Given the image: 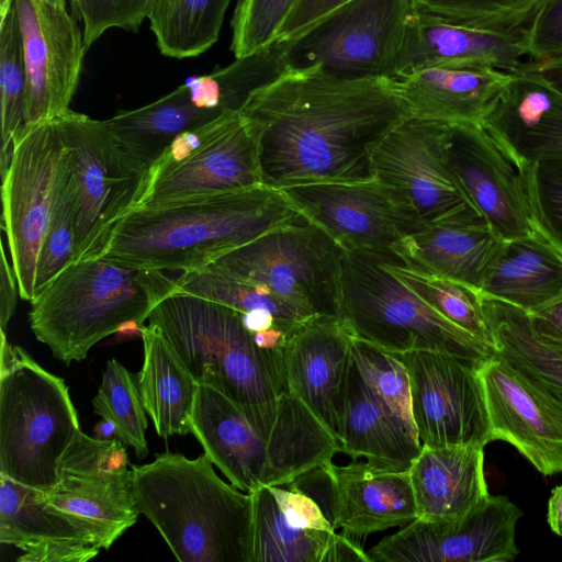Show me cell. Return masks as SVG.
<instances>
[{
  "instance_id": "obj_1",
  "label": "cell",
  "mask_w": 562,
  "mask_h": 562,
  "mask_svg": "<svg viewBox=\"0 0 562 562\" xmlns=\"http://www.w3.org/2000/svg\"><path fill=\"white\" fill-rule=\"evenodd\" d=\"M258 144L261 183L283 190L375 178L372 151L412 116L391 78L290 70L244 108Z\"/></svg>"
},
{
  "instance_id": "obj_2",
  "label": "cell",
  "mask_w": 562,
  "mask_h": 562,
  "mask_svg": "<svg viewBox=\"0 0 562 562\" xmlns=\"http://www.w3.org/2000/svg\"><path fill=\"white\" fill-rule=\"evenodd\" d=\"M305 218L282 190L263 184L133 209L100 257L155 270H199L266 233Z\"/></svg>"
},
{
  "instance_id": "obj_3",
  "label": "cell",
  "mask_w": 562,
  "mask_h": 562,
  "mask_svg": "<svg viewBox=\"0 0 562 562\" xmlns=\"http://www.w3.org/2000/svg\"><path fill=\"white\" fill-rule=\"evenodd\" d=\"M137 509L180 562H251L252 501L203 453L164 452L132 465Z\"/></svg>"
},
{
  "instance_id": "obj_4",
  "label": "cell",
  "mask_w": 562,
  "mask_h": 562,
  "mask_svg": "<svg viewBox=\"0 0 562 562\" xmlns=\"http://www.w3.org/2000/svg\"><path fill=\"white\" fill-rule=\"evenodd\" d=\"M147 321L160 328L194 380L231 398L267 440L286 386L281 350L259 347L240 312L183 292L164 299Z\"/></svg>"
},
{
  "instance_id": "obj_5",
  "label": "cell",
  "mask_w": 562,
  "mask_h": 562,
  "mask_svg": "<svg viewBox=\"0 0 562 562\" xmlns=\"http://www.w3.org/2000/svg\"><path fill=\"white\" fill-rule=\"evenodd\" d=\"M178 291L162 270L105 257L72 261L30 302L29 321L37 340L66 366L128 322L144 326L150 312Z\"/></svg>"
},
{
  "instance_id": "obj_6",
  "label": "cell",
  "mask_w": 562,
  "mask_h": 562,
  "mask_svg": "<svg viewBox=\"0 0 562 562\" xmlns=\"http://www.w3.org/2000/svg\"><path fill=\"white\" fill-rule=\"evenodd\" d=\"M384 255L345 251L339 317L355 338L394 353H448L477 370L494 357V347L446 319L403 284Z\"/></svg>"
},
{
  "instance_id": "obj_7",
  "label": "cell",
  "mask_w": 562,
  "mask_h": 562,
  "mask_svg": "<svg viewBox=\"0 0 562 562\" xmlns=\"http://www.w3.org/2000/svg\"><path fill=\"white\" fill-rule=\"evenodd\" d=\"M0 473L46 492L80 429L65 381L41 367L0 329Z\"/></svg>"
},
{
  "instance_id": "obj_8",
  "label": "cell",
  "mask_w": 562,
  "mask_h": 562,
  "mask_svg": "<svg viewBox=\"0 0 562 562\" xmlns=\"http://www.w3.org/2000/svg\"><path fill=\"white\" fill-rule=\"evenodd\" d=\"M345 250L303 218L272 229L206 267L260 285L306 317L338 316Z\"/></svg>"
},
{
  "instance_id": "obj_9",
  "label": "cell",
  "mask_w": 562,
  "mask_h": 562,
  "mask_svg": "<svg viewBox=\"0 0 562 562\" xmlns=\"http://www.w3.org/2000/svg\"><path fill=\"white\" fill-rule=\"evenodd\" d=\"M413 9V0H349L300 35L277 43L290 70L392 78Z\"/></svg>"
},
{
  "instance_id": "obj_10",
  "label": "cell",
  "mask_w": 562,
  "mask_h": 562,
  "mask_svg": "<svg viewBox=\"0 0 562 562\" xmlns=\"http://www.w3.org/2000/svg\"><path fill=\"white\" fill-rule=\"evenodd\" d=\"M53 119L76 182L74 261L100 257L116 223L134 207L146 172L121 150L104 120L71 109Z\"/></svg>"
},
{
  "instance_id": "obj_11",
  "label": "cell",
  "mask_w": 562,
  "mask_h": 562,
  "mask_svg": "<svg viewBox=\"0 0 562 562\" xmlns=\"http://www.w3.org/2000/svg\"><path fill=\"white\" fill-rule=\"evenodd\" d=\"M38 493L49 509L88 532L104 550L133 527L139 515L122 441L98 440L81 429L58 460L55 485Z\"/></svg>"
},
{
  "instance_id": "obj_12",
  "label": "cell",
  "mask_w": 562,
  "mask_h": 562,
  "mask_svg": "<svg viewBox=\"0 0 562 562\" xmlns=\"http://www.w3.org/2000/svg\"><path fill=\"white\" fill-rule=\"evenodd\" d=\"M67 154L55 119L21 128L13 142L10 166L1 177L2 227L20 297L29 302L35 295L38 255Z\"/></svg>"
},
{
  "instance_id": "obj_13",
  "label": "cell",
  "mask_w": 562,
  "mask_h": 562,
  "mask_svg": "<svg viewBox=\"0 0 562 562\" xmlns=\"http://www.w3.org/2000/svg\"><path fill=\"white\" fill-rule=\"evenodd\" d=\"M448 125L402 121L372 151L375 178L400 191L425 225L485 222L450 168Z\"/></svg>"
},
{
  "instance_id": "obj_14",
  "label": "cell",
  "mask_w": 562,
  "mask_h": 562,
  "mask_svg": "<svg viewBox=\"0 0 562 562\" xmlns=\"http://www.w3.org/2000/svg\"><path fill=\"white\" fill-rule=\"evenodd\" d=\"M300 213L345 250L394 254L407 235L425 226L400 191L373 178L282 190Z\"/></svg>"
},
{
  "instance_id": "obj_15",
  "label": "cell",
  "mask_w": 562,
  "mask_h": 562,
  "mask_svg": "<svg viewBox=\"0 0 562 562\" xmlns=\"http://www.w3.org/2000/svg\"><path fill=\"white\" fill-rule=\"evenodd\" d=\"M391 353L408 373L412 415L422 445L484 448L492 441L477 369L443 352Z\"/></svg>"
},
{
  "instance_id": "obj_16",
  "label": "cell",
  "mask_w": 562,
  "mask_h": 562,
  "mask_svg": "<svg viewBox=\"0 0 562 562\" xmlns=\"http://www.w3.org/2000/svg\"><path fill=\"white\" fill-rule=\"evenodd\" d=\"M447 155L463 191L501 240L537 232L521 166L482 123H449Z\"/></svg>"
},
{
  "instance_id": "obj_17",
  "label": "cell",
  "mask_w": 562,
  "mask_h": 562,
  "mask_svg": "<svg viewBox=\"0 0 562 562\" xmlns=\"http://www.w3.org/2000/svg\"><path fill=\"white\" fill-rule=\"evenodd\" d=\"M521 510L504 495H491L454 524L416 518L367 553L371 562H510Z\"/></svg>"
},
{
  "instance_id": "obj_18",
  "label": "cell",
  "mask_w": 562,
  "mask_h": 562,
  "mask_svg": "<svg viewBox=\"0 0 562 562\" xmlns=\"http://www.w3.org/2000/svg\"><path fill=\"white\" fill-rule=\"evenodd\" d=\"M24 65L26 95L21 128L50 120L70 108L87 50L77 19L42 0H14Z\"/></svg>"
},
{
  "instance_id": "obj_19",
  "label": "cell",
  "mask_w": 562,
  "mask_h": 562,
  "mask_svg": "<svg viewBox=\"0 0 562 562\" xmlns=\"http://www.w3.org/2000/svg\"><path fill=\"white\" fill-rule=\"evenodd\" d=\"M258 144L241 111L181 161L146 172L133 209L236 192L261 186ZM132 209V210H133Z\"/></svg>"
},
{
  "instance_id": "obj_20",
  "label": "cell",
  "mask_w": 562,
  "mask_h": 562,
  "mask_svg": "<svg viewBox=\"0 0 562 562\" xmlns=\"http://www.w3.org/2000/svg\"><path fill=\"white\" fill-rule=\"evenodd\" d=\"M479 374L492 441L510 443L546 476L562 472V403L496 352Z\"/></svg>"
},
{
  "instance_id": "obj_21",
  "label": "cell",
  "mask_w": 562,
  "mask_h": 562,
  "mask_svg": "<svg viewBox=\"0 0 562 562\" xmlns=\"http://www.w3.org/2000/svg\"><path fill=\"white\" fill-rule=\"evenodd\" d=\"M353 336L338 316H315L285 340L286 386L340 441L347 374Z\"/></svg>"
},
{
  "instance_id": "obj_22",
  "label": "cell",
  "mask_w": 562,
  "mask_h": 562,
  "mask_svg": "<svg viewBox=\"0 0 562 562\" xmlns=\"http://www.w3.org/2000/svg\"><path fill=\"white\" fill-rule=\"evenodd\" d=\"M526 29L504 32L473 27L414 7L406 21L395 76L427 67L514 72L526 55Z\"/></svg>"
},
{
  "instance_id": "obj_23",
  "label": "cell",
  "mask_w": 562,
  "mask_h": 562,
  "mask_svg": "<svg viewBox=\"0 0 562 562\" xmlns=\"http://www.w3.org/2000/svg\"><path fill=\"white\" fill-rule=\"evenodd\" d=\"M328 479L327 517L351 537L403 527L417 518L408 471L378 470L366 461L325 464Z\"/></svg>"
},
{
  "instance_id": "obj_24",
  "label": "cell",
  "mask_w": 562,
  "mask_h": 562,
  "mask_svg": "<svg viewBox=\"0 0 562 562\" xmlns=\"http://www.w3.org/2000/svg\"><path fill=\"white\" fill-rule=\"evenodd\" d=\"M40 491L0 473V542L23 553L19 562H87L100 548L91 536L49 509Z\"/></svg>"
},
{
  "instance_id": "obj_25",
  "label": "cell",
  "mask_w": 562,
  "mask_h": 562,
  "mask_svg": "<svg viewBox=\"0 0 562 562\" xmlns=\"http://www.w3.org/2000/svg\"><path fill=\"white\" fill-rule=\"evenodd\" d=\"M408 473L417 518L427 522L461 521L490 496L481 446L422 445Z\"/></svg>"
},
{
  "instance_id": "obj_26",
  "label": "cell",
  "mask_w": 562,
  "mask_h": 562,
  "mask_svg": "<svg viewBox=\"0 0 562 562\" xmlns=\"http://www.w3.org/2000/svg\"><path fill=\"white\" fill-rule=\"evenodd\" d=\"M190 432L232 485L250 493L263 485L267 443L243 411L218 390L199 384Z\"/></svg>"
},
{
  "instance_id": "obj_27",
  "label": "cell",
  "mask_w": 562,
  "mask_h": 562,
  "mask_svg": "<svg viewBox=\"0 0 562 562\" xmlns=\"http://www.w3.org/2000/svg\"><path fill=\"white\" fill-rule=\"evenodd\" d=\"M482 124L520 165L562 153V94L519 74L501 92Z\"/></svg>"
},
{
  "instance_id": "obj_28",
  "label": "cell",
  "mask_w": 562,
  "mask_h": 562,
  "mask_svg": "<svg viewBox=\"0 0 562 562\" xmlns=\"http://www.w3.org/2000/svg\"><path fill=\"white\" fill-rule=\"evenodd\" d=\"M512 77V72L488 68L427 67L391 79L412 116L482 123Z\"/></svg>"
},
{
  "instance_id": "obj_29",
  "label": "cell",
  "mask_w": 562,
  "mask_h": 562,
  "mask_svg": "<svg viewBox=\"0 0 562 562\" xmlns=\"http://www.w3.org/2000/svg\"><path fill=\"white\" fill-rule=\"evenodd\" d=\"M341 452L383 471H408L422 450L374 396L351 358L341 418Z\"/></svg>"
},
{
  "instance_id": "obj_30",
  "label": "cell",
  "mask_w": 562,
  "mask_h": 562,
  "mask_svg": "<svg viewBox=\"0 0 562 562\" xmlns=\"http://www.w3.org/2000/svg\"><path fill=\"white\" fill-rule=\"evenodd\" d=\"M480 292L527 313L536 312L562 293V252L538 229L528 236L502 240Z\"/></svg>"
},
{
  "instance_id": "obj_31",
  "label": "cell",
  "mask_w": 562,
  "mask_h": 562,
  "mask_svg": "<svg viewBox=\"0 0 562 562\" xmlns=\"http://www.w3.org/2000/svg\"><path fill=\"white\" fill-rule=\"evenodd\" d=\"M501 241L486 222L425 225L404 237L393 252L413 269L480 291Z\"/></svg>"
},
{
  "instance_id": "obj_32",
  "label": "cell",
  "mask_w": 562,
  "mask_h": 562,
  "mask_svg": "<svg viewBox=\"0 0 562 562\" xmlns=\"http://www.w3.org/2000/svg\"><path fill=\"white\" fill-rule=\"evenodd\" d=\"M262 486L289 485L301 475L331 462L340 441L288 386L278 398L276 417L266 440Z\"/></svg>"
},
{
  "instance_id": "obj_33",
  "label": "cell",
  "mask_w": 562,
  "mask_h": 562,
  "mask_svg": "<svg viewBox=\"0 0 562 562\" xmlns=\"http://www.w3.org/2000/svg\"><path fill=\"white\" fill-rule=\"evenodd\" d=\"M224 112L196 106L183 83L149 104L120 111L104 122L121 150L147 172L179 134Z\"/></svg>"
},
{
  "instance_id": "obj_34",
  "label": "cell",
  "mask_w": 562,
  "mask_h": 562,
  "mask_svg": "<svg viewBox=\"0 0 562 562\" xmlns=\"http://www.w3.org/2000/svg\"><path fill=\"white\" fill-rule=\"evenodd\" d=\"M142 340L144 362L137 378L144 407L159 437L186 435L199 383L158 326H143Z\"/></svg>"
},
{
  "instance_id": "obj_35",
  "label": "cell",
  "mask_w": 562,
  "mask_h": 562,
  "mask_svg": "<svg viewBox=\"0 0 562 562\" xmlns=\"http://www.w3.org/2000/svg\"><path fill=\"white\" fill-rule=\"evenodd\" d=\"M496 353L562 403V357L542 345L524 310L482 294Z\"/></svg>"
},
{
  "instance_id": "obj_36",
  "label": "cell",
  "mask_w": 562,
  "mask_h": 562,
  "mask_svg": "<svg viewBox=\"0 0 562 562\" xmlns=\"http://www.w3.org/2000/svg\"><path fill=\"white\" fill-rule=\"evenodd\" d=\"M231 0H154L149 27L159 52L183 59L200 56L218 40Z\"/></svg>"
},
{
  "instance_id": "obj_37",
  "label": "cell",
  "mask_w": 562,
  "mask_h": 562,
  "mask_svg": "<svg viewBox=\"0 0 562 562\" xmlns=\"http://www.w3.org/2000/svg\"><path fill=\"white\" fill-rule=\"evenodd\" d=\"M252 501L251 562H322L335 532L290 525L270 488L249 493Z\"/></svg>"
},
{
  "instance_id": "obj_38",
  "label": "cell",
  "mask_w": 562,
  "mask_h": 562,
  "mask_svg": "<svg viewBox=\"0 0 562 562\" xmlns=\"http://www.w3.org/2000/svg\"><path fill=\"white\" fill-rule=\"evenodd\" d=\"M384 260L390 271L403 284L441 316L477 340L494 347L482 293L477 289L413 269L395 254H385Z\"/></svg>"
},
{
  "instance_id": "obj_39",
  "label": "cell",
  "mask_w": 562,
  "mask_h": 562,
  "mask_svg": "<svg viewBox=\"0 0 562 562\" xmlns=\"http://www.w3.org/2000/svg\"><path fill=\"white\" fill-rule=\"evenodd\" d=\"M176 282L178 292L217 302L243 314L268 312L277 318L288 336L312 318L284 304L267 289L211 267L182 272Z\"/></svg>"
},
{
  "instance_id": "obj_40",
  "label": "cell",
  "mask_w": 562,
  "mask_h": 562,
  "mask_svg": "<svg viewBox=\"0 0 562 562\" xmlns=\"http://www.w3.org/2000/svg\"><path fill=\"white\" fill-rule=\"evenodd\" d=\"M26 72L16 9L13 4L0 20V173L4 176L12 158L13 142L23 126Z\"/></svg>"
},
{
  "instance_id": "obj_41",
  "label": "cell",
  "mask_w": 562,
  "mask_h": 562,
  "mask_svg": "<svg viewBox=\"0 0 562 562\" xmlns=\"http://www.w3.org/2000/svg\"><path fill=\"white\" fill-rule=\"evenodd\" d=\"M92 405L99 416L115 424L119 439L131 446L138 459H144L148 454L147 412L136 374L130 372L116 359H110L102 372V380Z\"/></svg>"
},
{
  "instance_id": "obj_42",
  "label": "cell",
  "mask_w": 562,
  "mask_h": 562,
  "mask_svg": "<svg viewBox=\"0 0 562 562\" xmlns=\"http://www.w3.org/2000/svg\"><path fill=\"white\" fill-rule=\"evenodd\" d=\"M351 353L374 396L406 432L420 442L412 415L409 378L403 362L393 353L355 337Z\"/></svg>"
},
{
  "instance_id": "obj_43",
  "label": "cell",
  "mask_w": 562,
  "mask_h": 562,
  "mask_svg": "<svg viewBox=\"0 0 562 562\" xmlns=\"http://www.w3.org/2000/svg\"><path fill=\"white\" fill-rule=\"evenodd\" d=\"M75 217L76 182L68 150L57 182L53 213L38 255L35 295L74 261Z\"/></svg>"
},
{
  "instance_id": "obj_44",
  "label": "cell",
  "mask_w": 562,
  "mask_h": 562,
  "mask_svg": "<svg viewBox=\"0 0 562 562\" xmlns=\"http://www.w3.org/2000/svg\"><path fill=\"white\" fill-rule=\"evenodd\" d=\"M548 0H413L417 10L492 31L526 29Z\"/></svg>"
},
{
  "instance_id": "obj_45",
  "label": "cell",
  "mask_w": 562,
  "mask_h": 562,
  "mask_svg": "<svg viewBox=\"0 0 562 562\" xmlns=\"http://www.w3.org/2000/svg\"><path fill=\"white\" fill-rule=\"evenodd\" d=\"M521 168L536 227L562 252V153Z\"/></svg>"
},
{
  "instance_id": "obj_46",
  "label": "cell",
  "mask_w": 562,
  "mask_h": 562,
  "mask_svg": "<svg viewBox=\"0 0 562 562\" xmlns=\"http://www.w3.org/2000/svg\"><path fill=\"white\" fill-rule=\"evenodd\" d=\"M297 0H238L232 20L235 58L271 45Z\"/></svg>"
},
{
  "instance_id": "obj_47",
  "label": "cell",
  "mask_w": 562,
  "mask_h": 562,
  "mask_svg": "<svg viewBox=\"0 0 562 562\" xmlns=\"http://www.w3.org/2000/svg\"><path fill=\"white\" fill-rule=\"evenodd\" d=\"M154 0H71L75 15L83 24L88 49L105 31L119 27L137 31L148 18Z\"/></svg>"
},
{
  "instance_id": "obj_48",
  "label": "cell",
  "mask_w": 562,
  "mask_h": 562,
  "mask_svg": "<svg viewBox=\"0 0 562 562\" xmlns=\"http://www.w3.org/2000/svg\"><path fill=\"white\" fill-rule=\"evenodd\" d=\"M532 61L562 59V0H548L526 29Z\"/></svg>"
},
{
  "instance_id": "obj_49",
  "label": "cell",
  "mask_w": 562,
  "mask_h": 562,
  "mask_svg": "<svg viewBox=\"0 0 562 562\" xmlns=\"http://www.w3.org/2000/svg\"><path fill=\"white\" fill-rule=\"evenodd\" d=\"M268 487L290 525L308 530L335 532L333 522L310 495L292 485H289V488Z\"/></svg>"
},
{
  "instance_id": "obj_50",
  "label": "cell",
  "mask_w": 562,
  "mask_h": 562,
  "mask_svg": "<svg viewBox=\"0 0 562 562\" xmlns=\"http://www.w3.org/2000/svg\"><path fill=\"white\" fill-rule=\"evenodd\" d=\"M347 1L349 0H297L281 25L274 42L300 35L315 22Z\"/></svg>"
},
{
  "instance_id": "obj_51",
  "label": "cell",
  "mask_w": 562,
  "mask_h": 562,
  "mask_svg": "<svg viewBox=\"0 0 562 562\" xmlns=\"http://www.w3.org/2000/svg\"><path fill=\"white\" fill-rule=\"evenodd\" d=\"M528 315L537 339L562 357V293L548 305Z\"/></svg>"
},
{
  "instance_id": "obj_52",
  "label": "cell",
  "mask_w": 562,
  "mask_h": 562,
  "mask_svg": "<svg viewBox=\"0 0 562 562\" xmlns=\"http://www.w3.org/2000/svg\"><path fill=\"white\" fill-rule=\"evenodd\" d=\"M0 327L5 330L18 303L20 289L12 265L10 266L1 245Z\"/></svg>"
},
{
  "instance_id": "obj_53",
  "label": "cell",
  "mask_w": 562,
  "mask_h": 562,
  "mask_svg": "<svg viewBox=\"0 0 562 562\" xmlns=\"http://www.w3.org/2000/svg\"><path fill=\"white\" fill-rule=\"evenodd\" d=\"M371 562L369 554L346 533H335L328 544L322 562Z\"/></svg>"
},
{
  "instance_id": "obj_54",
  "label": "cell",
  "mask_w": 562,
  "mask_h": 562,
  "mask_svg": "<svg viewBox=\"0 0 562 562\" xmlns=\"http://www.w3.org/2000/svg\"><path fill=\"white\" fill-rule=\"evenodd\" d=\"M514 72L536 78L562 94V59L522 63Z\"/></svg>"
},
{
  "instance_id": "obj_55",
  "label": "cell",
  "mask_w": 562,
  "mask_h": 562,
  "mask_svg": "<svg viewBox=\"0 0 562 562\" xmlns=\"http://www.w3.org/2000/svg\"><path fill=\"white\" fill-rule=\"evenodd\" d=\"M547 520L550 529L562 537V484L551 491L548 502Z\"/></svg>"
},
{
  "instance_id": "obj_56",
  "label": "cell",
  "mask_w": 562,
  "mask_h": 562,
  "mask_svg": "<svg viewBox=\"0 0 562 562\" xmlns=\"http://www.w3.org/2000/svg\"><path fill=\"white\" fill-rule=\"evenodd\" d=\"M93 438L98 440H113L115 438H119L117 435V428L114 423L102 418L101 422H99L92 430Z\"/></svg>"
},
{
  "instance_id": "obj_57",
  "label": "cell",
  "mask_w": 562,
  "mask_h": 562,
  "mask_svg": "<svg viewBox=\"0 0 562 562\" xmlns=\"http://www.w3.org/2000/svg\"><path fill=\"white\" fill-rule=\"evenodd\" d=\"M14 0H0V20L5 16Z\"/></svg>"
},
{
  "instance_id": "obj_58",
  "label": "cell",
  "mask_w": 562,
  "mask_h": 562,
  "mask_svg": "<svg viewBox=\"0 0 562 562\" xmlns=\"http://www.w3.org/2000/svg\"><path fill=\"white\" fill-rule=\"evenodd\" d=\"M42 1H44L45 3H47L49 5H53L55 8L66 9L65 0H42Z\"/></svg>"
}]
</instances>
